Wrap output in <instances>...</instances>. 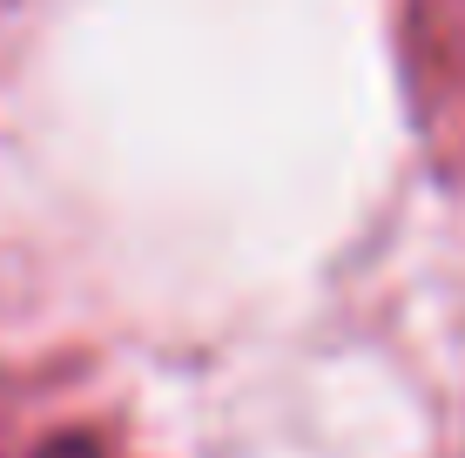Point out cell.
<instances>
[{
	"mask_svg": "<svg viewBox=\"0 0 465 458\" xmlns=\"http://www.w3.org/2000/svg\"><path fill=\"white\" fill-rule=\"evenodd\" d=\"M35 458H102V452H94L88 438H54V445H41Z\"/></svg>",
	"mask_w": 465,
	"mask_h": 458,
	"instance_id": "6da1fadb",
	"label": "cell"
}]
</instances>
